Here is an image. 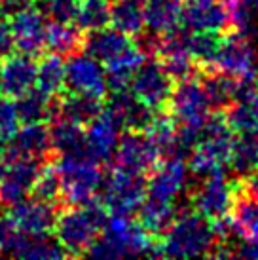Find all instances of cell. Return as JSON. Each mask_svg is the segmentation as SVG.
I'll return each instance as SVG.
<instances>
[{
    "label": "cell",
    "mask_w": 258,
    "mask_h": 260,
    "mask_svg": "<svg viewBox=\"0 0 258 260\" xmlns=\"http://www.w3.org/2000/svg\"><path fill=\"white\" fill-rule=\"evenodd\" d=\"M220 73L228 74L232 78L247 76L258 73V53L252 44L251 37H245L239 32H230L228 37L220 38L216 55L211 67Z\"/></svg>",
    "instance_id": "ba28073f"
},
{
    "label": "cell",
    "mask_w": 258,
    "mask_h": 260,
    "mask_svg": "<svg viewBox=\"0 0 258 260\" xmlns=\"http://www.w3.org/2000/svg\"><path fill=\"white\" fill-rule=\"evenodd\" d=\"M222 120L232 133H256L258 131V97L237 99L222 109Z\"/></svg>",
    "instance_id": "836d02e7"
},
{
    "label": "cell",
    "mask_w": 258,
    "mask_h": 260,
    "mask_svg": "<svg viewBox=\"0 0 258 260\" xmlns=\"http://www.w3.org/2000/svg\"><path fill=\"white\" fill-rule=\"evenodd\" d=\"M108 217L110 215L107 207L99 198H93L84 205H69L57 211L53 238L64 249L67 256H84L101 234Z\"/></svg>",
    "instance_id": "7a4b0ae2"
},
{
    "label": "cell",
    "mask_w": 258,
    "mask_h": 260,
    "mask_svg": "<svg viewBox=\"0 0 258 260\" xmlns=\"http://www.w3.org/2000/svg\"><path fill=\"white\" fill-rule=\"evenodd\" d=\"M249 6H251L252 14H254V19L258 21V0H249Z\"/></svg>",
    "instance_id": "ee69618b"
},
{
    "label": "cell",
    "mask_w": 258,
    "mask_h": 260,
    "mask_svg": "<svg viewBox=\"0 0 258 260\" xmlns=\"http://www.w3.org/2000/svg\"><path fill=\"white\" fill-rule=\"evenodd\" d=\"M76 25L84 32L105 29L110 25V0H80Z\"/></svg>",
    "instance_id": "d590c367"
},
{
    "label": "cell",
    "mask_w": 258,
    "mask_h": 260,
    "mask_svg": "<svg viewBox=\"0 0 258 260\" xmlns=\"http://www.w3.org/2000/svg\"><path fill=\"white\" fill-rule=\"evenodd\" d=\"M19 118L15 112L14 99L6 95H0V146L8 145V141L14 137L15 131L19 129Z\"/></svg>",
    "instance_id": "ab89813d"
},
{
    "label": "cell",
    "mask_w": 258,
    "mask_h": 260,
    "mask_svg": "<svg viewBox=\"0 0 258 260\" xmlns=\"http://www.w3.org/2000/svg\"><path fill=\"white\" fill-rule=\"evenodd\" d=\"M51 154L48 122L21 123L15 135L8 141V158H27L36 161H46Z\"/></svg>",
    "instance_id": "ffe728a7"
},
{
    "label": "cell",
    "mask_w": 258,
    "mask_h": 260,
    "mask_svg": "<svg viewBox=\"0 0 258 260\" xmlns=\"http://www.w3.org/2000/svg\"><path fill=\"white\" fill-rule=\"evenodd\" d=\"M82 40H84V30H80L78 25L51 21L46 25L44 50L55 53L59 57H69L82 50Z\"/></svg>",
    "instance_id": "f1b7e54d"
},
{
    "label": "cell",
    "mask_w": 258,
    "mask_h": 260,
    "mask_svg": "<svg viewBox=\"0 0 258 260\" xmlns=\"http://www.w3.org/2000/svg\"><path fill=\"white\" fill-rule=\"evenodd\" d=\"M110 23L127 37H141L144 32L143 0H110Z\"/></svg>",
    "instance_id": "4dcf8cb0"
},
{
    "label": "cell",
    "mask_w": 258,
    "mask_h": 260,
    "mask_svg": "<svg viewBox=\"0 0 258 260\" xmlns=\"http://www.w3.org/2000/svg\"><path fill=\"white\" fill-rule=\"evenodd\" d=\"M55 169L61 181L63 202L67 205H84L97 198L105 175L99 161L89 158L84 150L61 154Z\"/></svg>",
    "instance_id": "277c9868"
},
{
    "label": "cell",
    "mask_w": 258,
    "mask_h": 260,
    "mask_svg": "<svg viewBox=\"0 0 258 260\" xmlns=\"http://www.w3.org/2000/svg\"><path fill=\"white\" fill-rule=\"evenodd\" d=\"M129 46H133V38L127 37L125 32L118 29H105L91 30V32H84V40H82V51L89 53L91 57H95L101 63H107L110 59H114L116 55H120L122 51H125Z\"/></svg>",
    "instance_id": "44dd1931"
},
{
    "label": "cell",
    "mask_w": 258,
    "mask_h": 260,
    "mask_svg": "<svg viewBox=\"0 0 258 260\" xmlns=\"http://www.w3.org/2000/svg\"><path fill=\"white\" fill-rule=\"evenodd\" d=\"M188 173L190 171L184 159L167 158L165 161H159L146 181V196L165 202H177L179 194L186 188Z\"/></svg>",
    "instance_id": "ac0fdd59"
},
{
    "label": "cell",
    "mask_w": 258,
    "mask_h": 260,
    "mask_svg": "<svg viewBox=\"0 0 258 260\" xmlns=\"http://www.w3.org/2000/svg\"><path fill=\"white\" fill-rule=\"evenodd\" d=\"M198 2H215V0H198Z\"/></svg>",
    "instance_id": "f6af8a7d"
},
{
    "label": "cell",
    "mask_w": 258,
    "mask_h": 260,
    "mask_svg": "<svg viewBox=\"0 0 258 260\" xmlns=\"http://www.w3.org/2000/svg\"><path fill=\"white\" fill-rule=\"evenodd\" d=\"M55 97L46 95L40 89H29L17 99H14L15 112L21 123H40L50 122L51 116L55 114Z\"/></svg>",
    "instance_id": "83f0119b"
},
{
    "label": "cell",
    "mask_w": 258,
    "mask_h": 260,
    "mask_svg": "<svg viewBox=\"0 0 258 260\" xmlns=\"http://www.w3.org/2000/svg\"><path fill=\"white\" fill-rule=\"evenodd\" d=\"M63 91L105 99L108 86L107 78H105V67H103V63L82 50L69 55L67 63H64Z\"/></svg>",
    "instance_id": "9c48e42d"
},
{
    "label": "cell",
    "mask_w": 258,
    "mask_h": 260,
    "mask_svg": "<svg viewBox=\"0 0 258 260\" xmlns=\"http://www.w3.org/2000/svg\"><path fill=\"white\" fill-rule=\"evenodd\" d=\"M44 161L27 158H8L0 171V205L10 207L30 196L33 184Z\"/></svg>",
    "instance_id": "4fadbf2b"
},
{
    "label": "cell",
    "mask_w": 258,
    "mask_h": 260,
    "mask_svg": "<svg viewBox=\"0 0 258 260\" xmlns=\"http://www.w3.org/2000/svg\"><path fill=\"white\" fill-rule=\"evenodd\" d=\"M80 10V0H44L42 14L55 23H74Z\"/></svg>",
    "instance_id": "f35d334b"
},
{
    "label": "cell",
    "mask_w": 258,
    "mask_h": 260,
    "mask_svg": "<svg viewBox=\"0 0 258 260\" xmlns=\"http://www.w3.org/2000/svg\"><path fill=\"white\" fill-rule=\"evenodd\" d=\"M137 213H139V222L144 230L152 238H159L177 217V205L175 202H165V200H158L152 196H144Z\"/></svg>",
    "instance_id": "d4e9b609"
},
{
    "label": "cell",
    "mask_w": 258,
    "mask_h": 260,
    "mask_svg": "<svg viewBox=\"0 0 258 260\" xmlns=\"http://www.w3.org/2000/svg\"><path fill=\"white\" fill-rule=\"evenodd\" d=\"M46 15L42 10L30 6L19 14L10 17L12 27V38L14 48L21 53H27L30 57L42 55L44 38H46Z\"/></svg>",
    "instance_id": "9a60e30c"
},
{
    "label": "cell",
    "mask_w": 258,
    "mask_h": 260,
    "mask_svg": "<svg viewBox=\"0 0 258 260\" xmlns=\"http://www.w3.org/2000/svg\"><path fill=\"white\" fill-rule=\"evenodd\" d=\"M256 135H258V131H256Z\"/></svg>",
    "instance_id": "bcb514c9"
},
{
    "label": "cell",
    "mask_w": 258,
    "mask_h": 260,
    "mask_svg": "<svg viewBox=\"0 0 258 260\" xmlns=\"http://www.w3.org/2000/svg\"><path fill=\"white\" fill-rule=\"evenodd\" d=\"M36 61L27 53H8L0 57V95L17 99L35 87Z\"/></svg>",
    "instance_id": "e0dca14e"
},
{
    "label": "cell",
    "mask_w": 258,
    "mask_h": 260,
    "mask_svg": "<svg viewBox=\"0 0 258 260\" xmlns=\"http://www.w3.org/2000/svg\"><path fill=\"white\" fill-rule=\"evenodd\" d=\"M101 203L108 215L131 217L146 196V177L141 173L114 167L101 184Z\"/></svg>",
    "instance_id": "8992f818"
},
{
    "label": "cell",
    "mask_w": 258,
    "mask_h": 260,
    "mask_svg": "<svg viewBox=\"0 0 258 260\" xmlns=\"http://www.w3.org/2000/svg\"><path fill=\"white\" fill-rule=\"evenodd\" d=\"M154 243H156V238H152L139 220L135 222L129 217L110 215L86 254L105 260L143 256V254L156 256Z\"/></svg>",
    "instance_id": "3957f363"
},
{
    "label": "cell",
    "mask_w": 258,
    "mask_h": 260,
    "mask_svg": "<svg viewBox=\"0 0 258 260\" xmlns=\"http://www.w3.org/2000/svg\"><path fill=\"white\" fill-rule=\"evenodd\" d=\"M228 166L237 179H247L258 173V135L256 133H237L232 141Z\"/></svg>",
    "instance_id": "4316f807"
},
{
    "label": "cell",
    "mask_w": 258,
    "mask_h": 260,
    "mask_svg": "<svg viewBox=\"0 0 258 260\" xmlns=\"http://www.w3.org/2000/svg\"><path fill=\"white\" fill-rule=\"evenodd\" d=\"M103 107H105V103L99 97L64 91L63 97L55 101V114L64 116L80 125H86L89 120H93L95 116L99 114Z\"/></svg>",
    "instance_id": "f546056e"
},
{
    "label": "cell",
    "mask_w": 258,
    "mask_h": 260,
    "mask_svg": "<svg viewBox=\"0 0 258 260\" xmlns=\"http://www.w3.org/2000/svg\"><path fill=\"white\" fill-rule=\"evenodd\" d=\"M35 87L50 97H57L64 89V61L55 53L40 55L36 63Z\"/></svg>",
    "instance_id": "d6a6232c"
},
{
    "label": "cell",
    "mask_w": 258,
    "mask_h": 260,
    "mask_svg": "<svg viewBox=\"0 0 258 260\" xmlns=\"http://www.w3.org/2000/svg\"><path fill=\"white\" fill-rule=\"evenodd\" d=\"M184 0H146L144 4V30L164 37L180 27Z\"/></svg>",
    "instance_id": "7402d4cb"
},
{
    "label": "cell",
    "mask_w": 258,
    "mask_h": 260,
    "mask_svg": "<svg viewBox=\"0 0 258 260\" xmlns=\"http://www.w3.org/2000/svg\"><path fill=\"white\" fill-rule=\"evenodd\" d=\"M21 236L23 234L15 228V224L8 218L6 213H2L0 215V253L12 256Z\"/></svg>",
    "instance_id": "60d3db41"
},
{
    "label": "cell",
    "mask_w": 258,
    "mask_h": 260,
    "mask_svg": "<svg viewBox=\"0 0 258 260\" xmlns=\"http://www.w3.org/2000/svg\"><path fill=\"white\" fill-rule=\"evenodd\" d=\"M12 256L27 260H57L67 258L64 249L57 243V239L50 236H21Z\"/></svg>",
    "instance_id": "e575fe53"
},
{
    "label": "cell",
    "mask_w": 258,
    "mask_h": 260,
    "mask_svg": "<svg viewBox=\"0 0 258 260\" xmlns=\"http://www.w3.org/2000/svg\"><path fill=\"white\" fill-rule=\"evenodd\" d=\"M220 38L222 35H218V32H190L188 30V51L196 61L198 69L211 67L216 50H218Z\"/></svg>",
    "instance_id": "8d00e7d4"
},
{
    "label": "cell",
    "mask_w": 258,
    "mask_h": 260,
    "mask_svg": "<svg viewBox=\"0 0 258 260\" xmlns=\"http://www.w3.org/2000/svg\"><path fill=\"white\" fill-rule=\"evenodd\" d=\"M234 192L236 186H232L222 171L207 177H201V182L194 188L190 196L192 209L198 211L209 220L228 217L232 203H234Z\"/></svg>",
    "instance_id": "8fae6325"
},
{
    "label": "cell",
    "mask_w": 258,
    "mask_h": 260,
    "mask_svg": "<svg viewBox=\"0 0 258 260\" xmlns=\"http://www.w3.org/2000/svg\"><path fill=\"white\" fill-rule=\"evenodd\" d=\"M144 57H146L144 51L133 44L125 51H122L120 55H116L114 59L103 63L108 91H112V89H127L133 74L139 69V65L144 61Z\"/></svg>",
    "instance_id": "cb8c5ba5"
},
{
    "label": "cell",
    "mask_w": 258,
    "mask_h": 260,
    "mask_svg": "<svg viewBox=\"0 0 258 260\" xmlns=\"http://www.w3.org/2000/svg\"><path fill=\"white\" fill-rule=\"evenodd\" d=\"M103 109L112 116V120L123 131H144L156 114V110H152L143 101H139L135 95L129 91V87L127 89H112Z\"/></svg>",
    "instance_id": "5bb4252c"
},
{
    "label": "cell",
    "mask_w": 258,
    "mask_h": 260,
    "mask_svg": "<svg viewBox=\"0 0 258 260\" xmlns=\"http://www.w3.org/2000/svg\"><path fill=\"white\" fill-rule=\"evenodd\" d=\"M118 139L120 127L105 109L84 125V152L99 164H108L112 159Z\"/></svg>",
    "instance_id": "2e32d148"
},
{
    "label": "cell",
    "mask_w": 258,
    "mask_h": 260,
    "mask_svg": "<svg viewBox=\"0 0 258 260\" xmlns=\"http://www.w3.org/2000/svg\"><path fill=\"white\" fill-rule=\"evenodd\" d=\"M232 141L234 133L222 116H209L207 123L200 131V137L188 154V171L196 177H207L222 171V167L228 166Z\"/></svg>",
    "instance_id": "5b68a950"
},
{
    "label": "cell",
    "mask_w": 258,
    "mask_h": 260,
    "mask_svg": "<svg viewBox=\"0 0 258 260\" xmlns=\"http://www.w3.org/2000/svg\"><path fill=\"white\" fill-rule=\"evenodd\" d=\"M228 218L237 238L258 239V200L245 192L241 184L236 186L234 192V203L228 213Z\"/></svg>",
    "instance_id": "603a6c76"
},
{
    "label": "cell",
    "mask_w": 258,
    "mask_h": 260,
    "mask_svg": "<svg viewBox=\"0 0 258 260\" xmlns=\"http://www.w3.org/2000/svg\"><path fill=\"white\" fill-rule=\"evenodd\" d=\"M173 86H175V82L164 69L162 61L154 57H144V61L139 65L131 78L129 91L135 95L139 101H143L146 107L158 112V110L167 109Z\"/></svg>",
    "instance_id": "52a82bcc"
},
{
    "label": "cell",
    "mask_w": 258,
    "mask_h": 260,
    "mask_svg": "<svg viewBox=\"0 0 258 260\" xmlns=\"http://www.w3.org/2000/svg\"><path fill=\"white\" fill-rule=\"evenodd\" d=\"M182 29L190 32H218L230 29V17L226 6L218 0L215 2H198V0H184L182 14H180Z\"/></svg>",
    "instance_id": "d6986e66"
},
{
    "label": "cell",
    "mask_w": 258,
    "mask_h": 260,
    "mask_svg": "<svg viewBox=\"0 0 258 260\" xmlns=\"http://www.w3.org/2000/svg\"><path fill=\"white\" fill-rule=\"evenodd\" d=\"M6 215L23 236H50L57 218V205L27 196L21 202L10 205Z\"/></svg>",
    "instance_id": "7c38bea8"
},
{
    "label": "cell",
    "mask_w": 258,
    "mask_h": 260,
    "mask_svg": "<svg viewBox=\"0 0 258 260\" xmlns=\"http://www.w3.org/2000/svg\"><path fill=\"white\" fill-rule=\"evenodd\" d=\"M116 167L146 175L164 159L162 152L144 131H125L120 135L114 150Z\"/></svg>",
    "instance_id": "30bf717a"
},
{
    "label": "cell",
    "mask_w": 258,
    "mask_h": 260,
    "mask_svg": "<svg viewBox=\"0 0 258 260\" xmlns=\"http://www.w3.org/2000/svg\"><path fill=\"white\" fill-rule=\"evenodd\" d=\"M30 6H35V0H0V12L6 14L8 17L19 14Z\"/></svg>",
    "instance_id": "7bdbcfd3"
},
{
    "label": "cell",
    "mask_w": 258,
    "mask_h": 260,
    "mask_svg": "<svg viewBox=\"0 0 258 260\" xmlns=\"http://www.w3.org/2000/svg\"><path fill=\"white\" fill-rule=\"evenodd\" d=\"M30 196L40 200V202L51 203V205H57L61 200H63V194H61V181H59V175L55 166L51 164H42L40 171L36 175L35 184H33V190H30Z\"/></svg>",
    "instance_id": "74e56055"
},
{
    "label": "cell",
    "mask_w": 258,
    "mask_h": 260,
    "mask_svg": "<svg viewBox=\"0 0 258 260\" xmlns=\"http://www.w3.org/2000/svg\"><path fill=\"white\" fill-rule=\"evenodd\" d=\"M218 245L213 230V222L200 215L198 211H184L175 217L164 236L156 238L154 251L156 256L169 258H196L211 256Z\"/></svg>",
    "instance_id": "6da1fadb"
},
{
    "label": "cell",
    "mask_w": 258,
    "mask_h": 260,
    "mask_svg": "<svg viewBox=\"0 0 258 260\" xmlns=\"http://www.w3.org/2000/svg\"><path fill=\"white\" fill-rule=\"evenodd\" d=\"M200 84L211 110H222L234 101V78L215 69H200Z\"/></svg>",
    "instance_id": "1f68e13d"
},
{
    "label": "cell",
    "mask_w": 258,
    "mask_h": 260,
    "mask_svg": "<svg viewBox=\"0 0 258 260\" xmlns=\"http://www.w3.org/2000/svg\"><path fill=\"white\" fill-rule=\"evenodd\" d=\"M14 51V38H12V27L10 17L0 12V57Z\"/></svg>",
    "instance_id": "b9f144b4"
},
{
    "label": "cell",
    "mask_w": 258,
    "mask_h": 260,
    "mask_svg": "<svg viewBox=\"0 0 258 260\" xmlns=\"http://www.w3.org/2000/svg\"><path fill=\"white\" fill-rule=\"evenodd\" d=\"M50 143L53 154H71L84 150V125L72 122L61 114H53L48 122Z\"/></svg>",
    "instance_id": "484cf974"
}]
</instances>
